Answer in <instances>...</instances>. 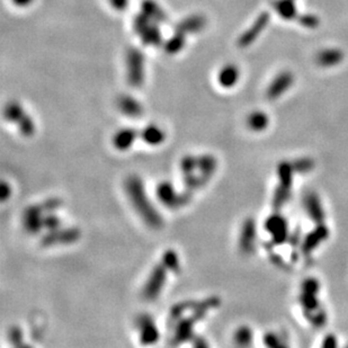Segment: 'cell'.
Segmentation results:
<instances>
[{
    "label": "cell",
    "instance_id": "1",
    "mask_svg": "<svg viewBox=\"0 0 348 348\" xmlns=\"http://www.w3.org/2000/svg\"><path fill=\"white\" fill-rule=\"evenodd\" d=\"M124 188L129 197L131 204L137 214L143 220L148 227L152 229H159L164 225V220L160 213L151 203L147 194L143 182L136 175H131L124 182Z\"/></svg>",
    "mask_w": 348,
    "mask_h": 348
},
{
    "label": "cell",
    "instance_id": "2",
    "mask_svg": "<svg viewBox=\"0 0 348 348\" xmlns=\"http://www.w3.org/2000/svg\"><path fill=\"white\" fill-rule=\"evenodd\" d=\"M160 24H158L149 18L146 14L141 12L134 16L133 18V30L144 45L159 46L163 44V36L160 32Z\"/></svg>",
    "mask_w": 348,
    "mask_h": 348
},
{
    "label": "cell",
    "instance_id": "3",
    "mask_svg": "<svg viewBox=\"0 0 348 348\" xmlns=\"http://www.w3.org/2000/svg\"><path fill=\"white\" fill-rule=\"evenodd\" d=\"M126 79L131 87L140 88L144 82V56L136 47H130L125 57Z\"/></svg>",
    "mask_w": 348,
    "mask_h": 348
},
{
    "label": "cell",
    "instance_id": "4",
    "mask_svg": "<svg viewBox=\"0 0 348 348\" xmlns=\"http://www.w3.org/2000/svg\"><path fill=\"white\" fill-rule=\"evenodd\" d=\"M192 195L193 193L186 191V189H184V192L179 194V193L176 192L173 184L168 182H160L157 187L158 199L165 206L169 209H177L186 205L187 203L191 202Z\"/></svg>",
    "mask_w": 348,
    "mask_h": 348
},
{
    "label": "cell",
    "instance_id": "5",
    "mask_svg": "<svg viewBox=\"0 0 348 348\" xmlns=\"http://www.w3.org/2000/svg\"><path fill=\"white\" fill-rule=\"evenodd\" d=\"M167 278V267L165 266L163 261L160 264H157L152 268L149 275L146 285L143 288V296L146 300L153 301L158 296L160 295L161 291L165 287Z\"/></svg>",
    "mask_w": 348,
    "mask_h": 348
},
{
    "label": "cell",
    "instance_id": "6",
    "mask_svg": "<svg viewBox=\"0 0 348 348\" xmlns=\"http://www.w3.org/2000/svg\"><path fill=\"white\" fill-rule=\"evenodd\" d=\"M205 315L206 311H194L189 318L179 319L175 325V333L173 339H171V344L173 345H179V344H182L184 342L192 340L193 337H194L193 326L204 318Z\"/></svg>",
    "mask_w": 348,
    "mask_h": 348
},
{
    "label": "cell",
    "instance_id": "7",
    "mask_svg": "<svg viewBox=\"0 0 348 348\" xmlns=\"http://www.w3.org/2000/svg\"><path fill=\"white\" fill-rule=\"evenodd\" d=\"M80 238V231L77 228H65L56 230H49L45 236L41 240L43 247H51L54 244H70L78 241Z\"/></svg>",
    "mask_w": 348,
    "mask_h": 348
},
{
    "label": "cell",
    "instance_id": "8",
    "mask_svg": "<svg viewBox=\"0 0 348 348\" xmlns=\"http://www.w3.org/2000/svg\"><path fill=\"white\" fill-rule=\"evenodd\" d=\"M265 229L272 236V242L282 244L290 238L287 221L280 214H273L265 222Z\"/></svg>",
    "mask_w": 348,
    "mask_h": 348
},
{
    "label": "cell",
    "instance_id": "9",
    "mask_svg": "<svg viewBox=\"0 0 348 348\" xmlns=\"http://www.w3.org/2000/svg\"><path fill=\"white\" fill-rule=\"evenodd\" d=\"M257 240V227L254 219L248 218L241 226L239 236V249L244 255H250L255 250Z\"/></svg>",
    "mask_w": 348,
    "mask_h": 348
},
{
    "label": "cell",
    "instance_id": "10",
    "mask_svg": "<svg viewBox=\"0 0 348 348\" xmlns=\"http://www.w3.org/2000/svg\"><path fill=\"white\" fill-rule=\"evenodd\" d=\"M294 84V75L291 71H282L273 79L268 86L266 95L271 101L280 98L284 92H287Z\"/></svg>",
    "mask_w": 348,
    "mask_h": 348
},
{
    "label": "cell",
    "instance_id": "11",
    "mask_svg": "<svg viewBox=\"0 0 348 348\" xmlns=\"http://www.w3.org/2000/svg\"><path fill=\"white\" fill-rule=\"evenodd\" d=\"M136 327L140 332V340L143 345H152L159 339V332L156 323L149 315H141L136 319Z\"/></svg>",
    "mask_w": 348,
    "mask_h": 348
},
{
    "label": "cell",
    "instance_id": "12",
    "mask_svg": "<svg viewBox=\"0 0 348 348\" xmlns=\"http://www.w3.org/2000/svg\"><path fill=\"white\" fill-rule=\"evenodd\" d=\"M42 205H30L23 213V226L29 233L36 234L44 228Z\"/></svg>",
    "mask_w": 348,
    "mask_h": 348
},
{
    "label": "cell",
    "instance_id": "13",
    "mask_svg": "<svg viewBox=\"0 0 348 348\" xmlns=\"http://www.w3.org/2000/svg\"><path fill=\"white\" fill-rule=\"evenodd\" d=\"M270 22V15L268 13H261L257 17L253 25L248 29L246 32L241 34L238 40V45L240 47H247L255 42V40L260 35V33L266 29L267 24Z\"/></svg>",
    "mask_w": 348,
    "mask_h": 348
},
{
    "label": "cell",
    "instance_id": "14",
    "mask_svg": "<svg viewBox=\"0 0 348 348\" xmlns=\"http://www.w3.org/2000/svg\"><path fill=\"white\" fill-rule=\"evenodd\" d=\"M329 236V229L326 225L319 223L311 232L308 233L302 242V251L305 255L311 254L317 247H319Z\"/></svg>",
    "mask_w": 348,
    "mask_h": 348
},
{
    "label": "cell",
    "instance_id": "15",
    "mask_svg": "<svg viewBox=\"0 0 348 348\" xmlns=\"http://www.w3.org/2000/svg\"><path fill=\"white\" fill-rule=\"evenodd\" d=\"M345 54L337 47H327L320 50L316 56V62L321 68H333L342 63Z\"/></svg>",
    "mask_w": 348,
    "mask_h": 348
},
{
    "label": "cell",
    "instance_id": "16",
    "mask_svg": "<svg viewBox=\"0 0 348 348\" xmlns=\"http://www.w3.org/2000/svg\"><path fill=\"white\" fill-rule=\"evenodd\" d=\"M116 106L123 115L137 119L143 114V107L139 101L130 95H121L116 99Z\"/></svg>",
    "mask_w": 348,
    "mask_h": 348
},
{
    "label": "cell",
    "instance_id": "17",
    "mask_svg": "<svg viewBox=\"0 0 348 348\" xmlns=\"http://www.w3.org/2000/svg\"><path fill=\"white\" fill-rule=\"evenodd\" d=\"M304 208L308 215L311 218L312 221L319 225V223H323L326 219L325 211H323L321 201H320L319 196L316 193H309L304 197Z\"/></svg>",
    "mask_w": 348,
    "mask_h": 348
},
{
    "label": "cell",
    "instance_id": "18",
    "mask_svg": "<svg viewBox=\"0 0 348 348\" xmlns=\"http://www.w3.org/2000/svg\"><path fill=\"white\" fill-rule=\"evenodd\" d=\"M206 26V18L203 15L188 16L175 25L176 32H181L184 34H194L198 33Z\"/></svg>",
    "mask_w": 348,
    "mask_h": 348
},
{
    "label": "cell",
    "instance_id": "19",
    "mask_svg": "<svg viewBox=\"0 0 348 348\" xmlns=\"http://www.w3.org/2000/svg\"><path fill=\"white\" fill-rule=\"evenodd\" d=\"M216 165H218L216 159L211 154H202L197 157V169L196 170H198L202 185H205L211 179L216 169Z\"/></svg>",
    "mask_w": 348,
    "mask_h": 348
},
{
    "label": "cell",
    "instance_id": "20",
    "mask_svg": "<svg viewBox=\"0 0 348 348\" xmlns=\"http://www.w3.org/2000/svg\"><path fill=\"white\" fill-rule=\"evenodd\" d=\"M240 78V70L236 64L228 63L223 65L218 74V82L223 88H232Z\"/></svg>",
    "mask_w": 348,
    "mask_h": 348
},
{
    "label": "cell",
    "instance_id": "21",
    "mask_svg": "<svg viewBox=\"0 0 348 348\" xmlns=\"http://www.w3.org/2000/svg\"><path fill=\"white\" fill-rule=\"evenodd\" d=\"M141 12L158 24H164L168 20V15L154 0H143L141 3Z\"/></svg>",
    "mask_w": 348,
    "mask_h": 348
},
{
    "label": "cell",
    "instance_id": "22",
    "mask_svg": "<svg viewBox=\"0 0 348 348\" xmlns=\"http://www.w3.org/2000/svg\"><path fill=\"white\" fill-rule=\"evenodd\" d=\"M137 136V133L136 130L130 129H122L120 131H117L115 133V136H113V144L116 148L117 150L120 151H126L127 149H130L132 147V144L134 143Z\"/></svg>",
    "mask_w": 348,
    "mask_h": 348
},
{
    "label": "cell",
    "instance_id": "23",
    "mask_svg": "<svg viewBox=\"0 0 348 348\" xmlns=\"http://www.w3.org/2000/svg\"><path fill=\"white\" fill-rule=\"evenodd\" d=\"M294 167L293 164L287 163V161H282V163L277 166V176L278 182H280L281 187L290 189L292 187L293 182V174H294Z\"/></svg>",
    "mask_w": 348,
    "mask_h": 348
},
{
    "label": "cell",
    "instance_id": "24",
    "mask_svg": "<svg viewBox=\"0 0 348 348\" xmlns=\"http://www.w3.org/2000/svg\"><path fill=\"white\" fill-rule=\"evenodd\" d=\"M247 124L250 130L255 131V132H261V131L266 130L270 125V117L265 112L255 111L248 116Z\"/></svg>",
    "mask_w": 348,
    "mask_h": 348
},
{
    "label": "cell",
    "instance_id": "25",
    "mask_svg": "<svg viewBox=\"0 0 348 348\" xmlns=\"http://www.w3.org/2000/svg\"><path fill=\"white\" fill-rule=\"evenodd\" d=\"M141 137L147 144L150 146H159L165 141V132L157 125H149L141 132Z\"/></svg>",
    "mask_w": 348,
    "mask_h": 348
},
{
    "label": "cell",
    "instance_id": "26",
    "mask_svg": "<svg viewBox=\"0 0 348 348\" xmlns=\"http://www.w3.org/2000/svg\"><path fill=\"white\" fill-rule=\"evenodd\" d=\"M274 9L282 18L287 20H292L298 17L294 0H276L274 2Z\"/></svg>",
    "mask_w": 348,
    "mask_h": 348
},
{
    "label": "cell",
    "instance_id": "27",
    "mask_svg": "<svg viewBox=\"0 0 348 348\" xmlns=\"http://www.w3.org/2000/svg\"><path fill=\"white\" fill-rule=\"evenodd\" d=\"M299 302L303 308L305 317H309L310 315H312V313H315L316 311L321 309L320 308L317 294H313V293L301 292V295H300L299 298Z\"/></svg>",
    "mask_w": 348,
    "mask_h": 348
},
{
    "label": "cell",
    "instance_id": "28",
    "mask_svg": "<svg viewBox=\"0 0 348 348\" xmlns=\"http://www.w3.org/2000/svg\"><path fill=\"white\" fill-rule=\"evenodd\" d=\"M186 44V34L175 32V34L164 44V49L168 54H177L184 49Z\"/></svg>",
    "mask_w": 348,
    "mask_h": 348
},
{
    "label": "cell",
    "instance_id": "29",
    "mask_svg": "<svg viewBox=\"0 0 348 348\" xmlns=\"http://www.w3.org/2000/svg\"><path fill=\"white\" fill-rule=\"evenodd\" d=\"M253 338L254 333L248 326H240L239 328H237L233 335V342L236 343V345L241 347L250 346L253 343Z\"/></svg>",
    "mask_w": 348,
    "mask_h": 348
},
{
    "label": "cell",
    "instance_id": "30",
    "mask_svg": "<svg viewBox=\"0 0 348 348\" xmlns=\"http://www.w3.org/2000/svg\"><path fill=\"white\" fill-rule=\"evenodd\" d=\"M26 113L22 107V105L17 102H10L6 105L5 111H3V115H5V119L8 121V122L17 124L20 120L23 119V116L25 115Z\"/></svg>",
    "mask_w": 348,
    "mask_h": 348
},
{
    "label": "cell",
    "instance_id": "31",
    "mask_svg": "<svg viewBox=\"0 0 348 348\" xmlns=\"http://www.w3.org/2000/svg\"><path fill=\"white\" fill-rule=\"evenodd\" d=\"M165 266L167 267V270H169L174 273H178L181 271V265H179V259L178 255L174 250H167L166 253L164 254L163 260Z\"/></svg>",
    "mask_w": 348,
    "mask_h": 348
},
{
    "label": "cell",
    "instance_id": "32",
    "mask_svg": "<svg viewBox=\"0 0 348 348\" xmlns=\"http://www.w3.org/2000/svg\"><path fill=\"white\" fill-rule=\"evenodd\" d=\"M17 126H18L20 134L26 137L32 136L35 132V125H34L33 120L27 114L24 115L23 119L17 123Z\"/></svg>",
    "mask_w": 348,
    "mask_h": 348
},
{
    "label": "cell",
    "instance_id": "33",
    "mask_svg": "<svg viewBox=\"0 0 348 348\" xmlns=\"http://www.w3.org/2000/svg\"><path fill=\"white\" fill-rule=\"evenodd\" d=\"M197 169V157L185 156L181 161V170L182 175L193 174Z\"/></svg>",
    "mask_w": 348,
    "mask_h": 348
},
{
    "label": "cell",
    "instance_id": "34",
    "mask_svg": "<svg viewBox=\"0 0 348 348\" xmlns=\"http://www.w3.org/2000/svg\"><path fill=\"white\" fill-rule=\"evenodd\" d=\"M313 166H315V163L310 158H301V159H298L295 163H293L294 170L298 173H308L312 169Z\"/></svg>",
    "mask_w": 348,
    "mask_h": 348
},
{
    "label": "cell",
    "instance_id": "35",
    "mask_svg": "<svg viewBox=\"0 0 348 348\" xmlns=\"http://www.w3.org/2000/svg\"><path fill=\"white\" fill-rule=\"evenodd\" d=\"M43 225L44 228L47 230H56L60 228L61 221L58 215L54 214V212H47L45 216H43Z\"/></svg>",
    "mask_w": 348,
    "mask_h": 348
},
{
    "label": "cell",
    "instance_id": "36",
    "mask_svg": "<svg viewBox=\"0 0 348 348\" xmlns=\"http://www.w3.org/2000/svg\"><path fill=\"white\" fill-rule=\"evenodd\" d=\"M299 22L302 26L306 27V29H316V27H318V25H319L318 16L311 15V14L300 16L299 17Z\"/></svg>",
    "mask_w": 348,
    "mask_h": 348
},
{
    "label": "cell",
    "instance_id": "37",
    "mask_svg": "<svg viewBox=\"0 0 348 348\" xmlns=\"http://www.w3.org/2000/svg\"><path fill=\"white\" fill-rule=\"evenodd\" d=\"M282 340L283 339L274 333H267L264 336V343L267 347H283L285 344Z\"/></svg>",
    "mask_w": 348,
    "mask_h": 348
},
{
    "label": "cell",
    "instance_id": "38",
    "mask_svg": "<svg viewBox=\"0 0 348 348\" xmlns=\"http://www.w3.org/2000/svg\"><path fill=\"white\" fill-rule=\"evenodd\" d=\"M9 339L14 346H23V333L19 327L14 326L9 330Z\"/></svg>",
    "mask_w": 348,
    "mask_h": 348
},
{
    "label": "cell",
    "instance_id": "39",
    "mask_svg": "<svg viewBox=\"0 0 348 348\" xmlns=\"http://www.w3.org/2000/svg\"><path fill=\"white\" fill-rule=\"evenodd\" d=\"M320 288L319 282L315 280V278H308L303 282L302 284V292L305 293H313V294H318Z\"/></svg>",
    "mask_w": 348,
    "mask_h": 348
},
{
    "label": "cell",
    "instance_id": "40",
    "mask_svg": "<svg viewBox=\"0 0 348 348\" xmlns=\"http://www.w3.org/2000/svg\"><path fill=\"white\" fill-rule=\"evenodd\" d=\"M62 205V202L60 198L58 197H50L47 198L45 202L43 203L42 204V208L44 210V212L47 213V212H54L57 211V210L60 208V206Z\"/></svg>",
    "mask_w": 348,
    "mask_h": 348
},
{
    "label": "cell",
    "instance_id": "41",
    "mask_svg": "<svg viewBox=\"0 0 348 348\" xmlns=\"http://www.w3.org/2000/svg\"><path fill=\"white\" fill-rule=\"evenodd\" d=\"M108 1L117 12H123L129 6V0H108Z\"/></svg>",
    "mask_w": 348,
    "mask_h": 348
},
{
    "label": "cell",
    "instance_id": "42",
    "mask_svg": "<svg viewBox=\"0 0 348 348\" xmlns=\"http://www.w3.org/2000/svg\"><path fill=\"white\" fill-rule=\"evenodd\" d=\"M338 345V342H337V338L335 335H327L322 342V347L325 348H335Z\"/></svg>",
    "mask_w": 348,
    "mask_h": 348
},
{
    "label": "cell",
    "instance_id": "43",
    "mask_svg": "<svg viewBox=\"0 0 348 348\" xmlns=\"http://www.w3.org/2000/svg\"><path fill=\"white\" fill-rule=\"evenodd\" d=\"M10 196V186L6 182H2L1 184V201L5 202Z\"/></svg>",
    "mask_w": 348,
    "mask_h": 348
},
{
    "label": "cell",
    "instance_id": "44",
    "mask_svg": "<svg viewBox=\"0 0 348 348\" xmlns=\"http://www.w3.org/2000/svg\"><path fill=\"white\" fill-rule=\"evenodd\" d=\"M191 342L193 343V345H194L195 347H205V346H208V343H206L203 338H201V337H197V336L193 337Z\"/></svg>",
    "mask_w": 348,
    "mask_h": 348
},
{
    "label": "cell",
    "instance_id": "45",
    "mask_svg": "<svg viewBox=\"0 0 348 348\" xmlns=\"http://www.w3.org/2000/svg\"><path fill=\"white\" fill-rule=\"evenodd\" d=\"M12 1L17 7H27L33 2V0H12Z\"/></svg>",
    "mask_w": 348,
    "mask_h": 348
}]
</instances>
